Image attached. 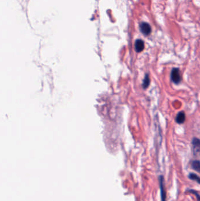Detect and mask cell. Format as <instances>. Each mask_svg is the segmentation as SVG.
<instances>
[{
    "mask_svg": "<svg viewBox=\"0 0 200 201\" xmlns=\"http://www.w3.org/2000/svg\"><path fill=\"white\" fill-rule=\"evenodd\" d=\"M140 29L141 32L145 35H149L152 32L151 27L147 22H141L140 25Z\"/></svg>",
    "mask_w": 200,
    "mask_h": 201,
    "instance_id": "1",
    "label": "cell"
},
{
    "mask_svg": "<svg viewBox=\"0 0 200 201\" xmlns=\"http://www.w3.org/2000/svg\"><path fill=\"white\" fill-rule=\"evenodd\" d=\"M171 80L172 81L178 84L181 81V75L179 73V70L178 68H173L171 71Z\"/></svg>",
    "mask_w": 200,
    "mask_h": 201,
    "instance_id": "2",
    "label": "cell"
},
{
    "mask_svg": "<svg viewBox=\"0 0 200 201\" xmlns=\"http://www.w3.org/2000/svg\"><path fill=\"white\" fill-rule=\"evenodd\" d=\"M160 191H161V201H166V193L164 187V182L163 178L162 176L160 177Z\"/></svg>",
    "mask_w": 200,
    "mask_h": 201,
    "instance_id": "3",
    "label": "cell"
},
{
    "mask_svg": "<svg viewBox=\"0 0 200 201\" xmlns=\"http://www.w3.org/2000/svg\"><path fill=\"white\" fill-rule=\"evenodd\" d=\"M144 48V43L141 40H137L135 42V49L137 52H141Z\"/></svg>",
    "mask_w": 200,
    "mask_h": 201,
    "instance_id": "4",
    "label": "cell"
},
{
    "mask_svg": "<svg viewBox=\"0 0 200 201\" xmlns=\"http://www.w3.org/2000/svg\"><path fill=\"white\" fill-rule=\"evenodd\" d=\"M193 145L194 151L196 153H200V140L195 138L193 141Z\"/></svg>",
    "mask_w": 200,
    "mask_h": 201,
    "instance_id": "5",
    "label": "cell"
},
{
    "mask_svg": "<svg viewBox=\"0 0 200 201\" xmlns=\"http://www.w3.org/2000/svg\"><path fill=\"white\" fill-rule=\"evenodd\" d=\"M177 122L178 124H182L185 121V115L183 112H181L178 113L176 118Z\"/></svg>",
    "mask_w": 200,
    "mask_h": 201,
    "instance_id": "6",
    "label": "cell"
},
{
    "mask_svg": "<svg viewBox=\"0 0 200 201\" xmlns=\"http://www.w3.org/2000/svg\"><path fill=\"white\" fill-rule=\"evenodd\" d=\"M191 166L193 169L200 173V161H194L191 163Z\"/></svg>",
    "mask_w": 200,
    "mask_h": 201,
    "instance_id": "7",
    "label": "cell"
},
{
    "mask_svg": "<svg viewBox=\"0 0 200 201\" xmlns=\"http://www.w3.org/2000/svg\"><path fill=\"white\" fill-rule=\"evenodd\" d=\"M150 84V78L148 75H146L144 80H143V87L146 89L147 88Z\"/></svg>",
    "mask_w": 200,
    "mask_h": 201,
    "instance_id": "8",
    "label": "cell"
},
{
    "mask_svg": "<svg viewBox=\"0 0 200 201\" xmlns=\"http://www.w3.org/2000/svg\"><path fill=\"white\" fill-rule=\"evenodd\" d=\"M189 178L191 180H195L196 182H197L199 183L200 184V177H199V176H197L196 174H190L189 176H188Z\"/></svg>",
    "mask_w": 200,
    "mask_h": 201,
    "instance_id": "9",
    "label": "cell"
},
{
    "mask_svg": "<svg viewBox=\"0 0 200 201\" xmlns=\"http://www.w3.org/2000/svg\"><path fill=\"white\" fill-rule=\"evenodd\" d=\"M189 192H190V193H192V194H194L196 196V197H197V200H198V201H200V194H199L196 191H195L194 190H189Z\"/></svg>",
    "mask_w": 200,
    "mask_h": 201,
    "instance_id": "10",
    "label": "cell"
}]
</instances>
